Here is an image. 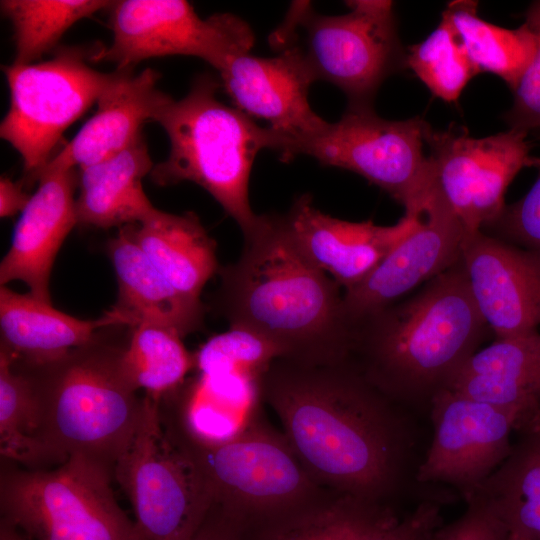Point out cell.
Segmentation results:
<instances>
[{"mask_svg":"<svg viewBox=\"0 0 540 540\" xmlns=\"http://www.w3.org/2000/svg\"><path fill=\"white\" fill-rule=\"evenodd\" d=\"M107 0H2L3 16L13 28V64L36 63L59 47L64 33L76 22L107 9Z\"/></svg>","mask_w":540,"mask_h":540,"instance_id":"31","label":"cell"},{"mask_svg":"<svg viewBox=\"0 0 540 540\" xmlns=\"http://www.w3.org/2000/svg\"><path fill=\"white\" fill-rule=\"evenodd\" d=\"M246 524L214 502L190 540H243Z\"/></svg>","mask_w":540,"mask_h":540,"instance_id":"38","label":"cell"},{"mask_svg":"<svg viewBox=\"0 0 540 540\" xmlns=\"http://www.w3.org/2000/svg\"><path fill=\"white\" fill-rule=\"evenodd\" d=\"M446 388L512 413L517 430L531 429L540 417V332L476 351Z\"/></svg>","mask_w":540,"mask_h":540,"instance_id":"21","label":"cell"},{"mask_svg":"<svg viewBox=\"0 0 540 540\" xmlns=\"http://www.w3.org/2000/svg\"><path fill=\"white\" fill-rule=\"evenodd\" d=\"M473 492L488 500L509 533L540 540V432L525 431L503 463Z\"/></svg>","mask_w":540,"mask_h":540,"instance_id":"27","label":"cell"},{"mask_svg":"<svg viewBox=\"0 0 540 540\" xmlns=\"http://www.w3.org/2000/svg\"><path fill=\"white\" fill-rule=\"evenodd\" d=\"M531 429H535V430H538L540 432V417L537 420L536 424ZM531 429H529V430H531Z\"/></svg>","mask_w":540,"mask_h":540,"instance_id":"42","label":"cell"},{"mask_svg":"<svg viewBox=\"0 0 540 540\" xmlns=\"http://www.w3.org/2000/svg\"><path fill=\"white\" fill-rule=\"evenodd\" d=\"M107 9L113 39L93 62H112L119 70L170 55L197 57L217 70L225 59L254 45V33L241 18L216 13L202 19L184 0H119Z\"/></svg>","mask_w":540,"mask_h":540,"instance_id":"12","label":"cell"},{"mask_svg":"<svg viewBox=\"0 0 540 540\" xmlns=\"http://www.w3.org/2000/svg\"><path fill=\"white\" fill-rule=\"evenodd\" d=\"M118 284L112 307L126 326L148 324L168 329L181 338L200 330L205 306L180 292L151 263L134 240L130 225L121 227L107 244Z\"/></svg>","mask_w":540,"mask_h":540,"instance_id":"22","label":"cell"},{"mask_svg":"<svg viewBox=\"0 0 540 540\" xmlns=\"http://www.w3.org/2000/svg\"><path fill=\"white\" fill-rule=\"evenodd\" d=\"M120 367L136 391L142 389L145 395L161 402L181 386L195 367V357L178 334L141 324L131 328L130 340L121 353Z\"/></svg>","mask_w":540,"mask_h":540,"instance_id":"30","label":"cell"},{"mask_svg":"<svg viewBox=\"0 0 540 540\" xmlns=\"http://www.w3.org/2000/svg\"><path fill=\"white\" fill-rule=\"evenodd\" d=\"M100 48L59 46L46 61L2 67L10 104L0 136L20 154L28 181L38 180L64 131L128 70L104 73L90 66Z\"/></svg>","mask_w":540,"mask_h":540,"instance_id":"9","label":"cell"},{"mask_svg":"<svg viewBox=\"0 0 540 540\" xmlns=\"http://www.w3.org/2000/svg\"><path fill=\"white\" fill-rule=\"evenodd\" d=\"M112 479L108 468L80 455L53 469L2 468L1 520L30 540H141Z\"/></svg>","mask_w":540,"mask_h":540,"instance_id":"7","label":"cell"},{"mask_svg":"<svg viewBox=\"0 0 540 540\" xmlns=\"http://www.w3.org/2000/svg\"><path fill=\"white\" fill-rule=\"evenodd\" d=\"M428 126L420 117L387 120L372 106H349L337 122H326L313 133L293 138L273 135L271 150L283 162L305 155L322 165L352 171L409 210L433 181L423 149Z\"/></svg>","mask_w":540,"mask_h":540,"instance_id":"11","label":"cell"},{"mask_svg":"<svg viewBox=\"0 0 540 540\" xmlns=\"http://www.w3.org/2000/svg\"><path fill=\"white\" fill-rule=\"evenodd\" d=\"M438 526V507L433 503L424 502L406 518L398 520L373 540H433Z\"/></svg>","mask_w":540,"mask_h":540,"instance_id":"37","label":"cell"},{"mask_svg":"<svg viewBox=\"0 0 540 540\" xmlns=\"http://www.w3.org/2000/svg\"><path fill=\"white\" fill-rule=\"evenodd\" d=\"M485 326L460 259L409 300L353 324L348 358L394 402L430 404L476 352Z\"/></svg>","mask_w":540,"mask_h":540,"instance_id":"3","label":"cell"},{"mask_svg":"<svg viewBox=\"0 0 540 540\" xmlns=\"http://www.w3.org/2000/svg\"><path fill=\"white\" fill-rule=\"evenodd\" d=\"M20 182H14L6 176L0 179V216L7 218L21 213L31 199Z\"/></svg>","mask_w":540,"mask_h":540,"instance_id":"39","label":"cell"},{"mask_svg":"<svg viewBox=\"0 0 540 540\" xmlns=\"http://www.w3.org/2000/svg\"><path fill=\"white\" fill-rule=\"evenodd\" d=\"M430 407L433 438L415 478L453 485L467 497L510 454L517 419L449 388L437 392Z\"/></svg>","mask_w":540,"mask_h":540,"instance_id":"14","label":"cell"},{"mask_svg":"<svg viewBox=\"0 0 540 540\" xmlns=\"http://www.w3.org/2000/svg\"><path fill=\"white\" fill-rule=\"evenodd\" d=\"M461 261L475 305L497 339L539 332L540 253L481 230L465 233Z\"/></svg>","mask_w":540,"mask_h":540,"instance_id":"16","label":"cell"},{"mask_svg":"<svg viewBox=\"0 0 540 540\" xmlns=\"http://www.w3.org/2000/svg\"><path fill=\"white\" fill-rule=\"evenodd\" d=\"M434 537H435V536H434ZM433 540H434V538H433Z\"/></svg>","mask_w":540,"mask_h":540,"instance_id":"43","label":"cell"},{"mask_svg":"<svg viewBox=\"0 0 540 540\" xmlns=\"http://www.w3.org/2000/svg\"><path fill=\"white\" fill-rule=\"evenodd\" d=\"M528 133L505 132L475 138L463 129L425 133L434 183L466 233L481 231L501 216L508 186L524 168L540 165Z\"/></svg>","mask_w":540,"mask_h":540,"instance_id":"13","label":"cell"},{"mask_svg":"<svg viewBox=\"0 0 540 540\" xmlns=\"http://www.w3.org/2000/svg\"><path fill=\"white\" fill-rule=\"evenodd\" d=\"M398 519L381 503L332 491L246 527L243 540H373Z\"/></svg>","mask_w":540,"mask_h":540,"instance_id":"26","label":"cell"},{"mask_svg":"<svg viewBox=\"0 0 540 540\" xmlns=\"http://www.w3.org/2000/svg\"><path fill=\"white\" fill-rule=\"evenodd\" d=\"M349 11L327 16L309 2H294L270 37L279 51L298 50L315 82L342 90L350 107L372 106L380 85L406 66L391 1L346 2Z\"/></svg>","mask_w":540,"mask_h":540,"instance_id":"6","label":"cell"},{"mask_svg":"<svg viewBox=\"0 0 540 540\" xmlns=\"http://www.w3.org/2000/svg\"><path fill=\"white\" fill-rule=\"evenodd\" d=\"M194 357L195 367L204 375L234 371L260 374L278 355L263 341L230 329L211 338Z\"/></svg>","mask_w":540,"mask_h":540,"instance_id":"33","label":"cell"},{"mask_svg":"<svg viewBox=\"0 0 540 540\" xmlns=\"http://www.w3.org/2000/svg\"><path fill=\"white\" fill-rule=\"evenodd\" d=\"M113 478L130 500L141 540H190L215 502L201 466L147 395Z\"/></svg>","mask_w":540,"mask_h":540,"instance_id":"8","label":"cell"},{"mask_svg":"<svg viewBox=\"0 0 540 540\" xmlns=\"http://www.w3.org/2000/svg\"><path fill=\"white\" fill-rule=\"evenodd\" d=\"M0 540H28L22 533L10 524L1 520Z\"/></svg>","mask_w":540,"mask_h":540,"instance_id":"40","label":"cell"},{"mask_svg":"<svg viewBox=\"0 0 540 540\" xmlns=\"http://www.w3.org/2000/svg\"><path fill=\"white\" fill-rule=\"evenodd\" d=\"M131 233L151 263L186 296L201 300L208 280L219 271L216 243L193 212L156 209Z\"/></svg>","mask_w":540,"mask_h":540,"instance_id":"25","label":"cell"},{"mask_svg":"<svg viewBox=\"0 0 540 540\" xmlns=\"http://www.w3.org/2000/svg\"><path fill=\"white\" fill-rule=\"evenodd\" d=\"M414 211L412 231L359 284L343 293L348 328L391 304L461 259L465 230L438 191L434 180Z\"/></svg>","mask_w":540,"mask_h":540,"instance_id":"15","label":"cell"},{"mask_svg":"<svg viewBox=\"0 0 540 540\" xmlns=\"http://www.w3.org/2000/svg\"><path fill=\"white\" fill-rule=\"evenodd\" d=\"M123 347L100 339L30 372L40 410L39 438L49 464L80 455L114 467L138 428L143 398L124 377Z\"/></svg>","mask_w":540,"mask_h":540,"instance_id":"4","label":"cell"},{"mask_svg":"<svg viewBox=\"0 0 540 540\" xmlns=\"http://www.w3.org/2000/svg\"><path fill=\"white\" fill-rule=\"evenodd\" d=\"M159 77V73L151 68L139 74L128 69L99 99L94 115L52 157L40 174L51 170L80 169L109 158L130 145L142 133L143 124L154 122L161 108L171 99L158 89Z\"/></svg>","mask_w":540,"mask_h":540,"instance_id":"20","label":"cell"},{"mask_svg":"<svg viewBox=\"0 0 540 540\" xmlns=\"http://www.w3.org/2000/svg\"><path fill=\"white\" fill-rule=\"evenodd\" d=\"M477 2L453 1L443 13L449 18L477 73L500 77L513 91L535 55V38L528 25L510 29L482 19Z\"/></svg>","mask_w":540,"mask_h":540,"instance_id":"28","label":"cell"},{"mask_svg":"<svg viewBox=\"0 0 540 540\" xmlns=\"http://www.w3.org/2000/svg\"><path fill=\"white\" fill-rule=\"evenodd\" d=\"M154 167L143 134L122 151L80 168L75 201L78 224L101 229L142 223L157 208L143 189Z\"/></svg>","mask_w":540,"mask_h":540,"instance_id":"24","label":"cell"},{"mask_svg":"<svg viewBox=\"0 0 540 540\" xmlns=\"http://www.w3.org/2000/svg\"><path fill=\"white\" fill-rule=\"evenodd\" d=\"M525 23L535 38L534 58L513 92V104L506 113L509 127L530 132L540 130V0L533 2Z\"/></svg>","mask_w":540,"mask_h":540,"instance_id":"34","label":"cell"},{"mask_svg":"<svg viewBox=\"0 0 540 540\" xmlns=\"http://www.w3.org/2000/svg\"><path fill=\"white\" fill-rule=\"evenodd\" d=\"M406 66L435 96L446 102L456 101L468 82L478 74L444 13L427 38L408 47Z\"/></svg>","mask_w":540,"mask_h":540,"instance_id":"32","label":"cell"},{"mask_svg":"<svg viewBox=\"0 0 540 540\" xmlns=\"http://www.w3.org/2000/svg\"><path fill=\"white\" fill-rule=\"evenodd\" d=\"M506 540H532V539L516 534V533H509Z\"/></svg>","mask_w":540,"mask_h":540,"instance_id":"41","label":"cell"},{"mask_svg":"<svg viewBox=\"0 0 540 540\" xmlns=\"http://www.w3.org/2000/svg\"><path fill=\"white\" fill-rule=\"evenodd\" d=\"M284 217L302 252L344 291L362 282L417 222L414 211L391 226L338 219L317 209L308 194L295 199Z\"/></svg>","mask_w":540,"mask_h":540,"instance_id":"18","label":"cell"},{"mask_svg":"<svg viewBox=\"0 0 540 540\" xmlns=\"http://www.w3.org/2000/svg\"><path fill=\"white\" fill-rule=\"evenodd\" d=\"M493 225L505 236V241L540 253V165L529 191L515 203L506 205Z\"/></svg>","mask_w":540,"mask_h":540,"instance_id":"36","label":"cell"},{"mask_svg":"<svg viewBox=\"0 0 540 540\" xmlns=\"http://www.w3.org/2000/svg\"><path fill=\"white\" fill-rule=\"evenodd\" d=\"M40 410L27 368L0 347V452L29 469L49 465L39 438Z\"/></svg>","mask_w":540,"mask_h":540,"instance_id":"29","label":"cell"},{"mask_svg":"<svg viewBox=\"0 0 540 540\" xmlns=\"http://www.w3.org/2000/svg\"><path fill=\"white\" fill-rule=\"evenodd\" d=\"M217 71L235 108L251 118L268 121L278 138L310 134L327 122L310 106L308 94L315 80L294 47L268 58L250 52L234 55Z\"/></svg>","mask_w":540,"mask_h":540,"instance_id":"17","label":"cell"},{"mask_svg":"<svg viewBox=\"0 0 540 540\" xmlns=\"http://www.w3.org/2000/svg\"><path fill=\"white\" fill-rule=\"evenodd\" d=\"M170 427L201 466L215 502L246 526L329 492L307 472L284 434L257 414L239 433L221 442H199Z\"/></svg>","mask_w":540,"mask_h":540,"instance_id":"10","label":"cell"},{"mask_svg":"<svg viewBox=\"0 0 540 540\" xmlns=\"http://www.w3.org/2000/svg\"><path fill=\"white\" fill-rule=\"evenodd\" d=\"M237 261L219 269L217 308L230 329L272 347L278 358L326 363L348 357L343 293L298 247L284 214H261L243 231Z\"/></svg>","mask_w":540,"mask_h":540,"instance_id":"2","label":"cell"},{"mask_svg":"<svg viewBox=\"0 0 540 540\" xmlns=\"http://www.w3.org/2000/svg\"><path fill=\"white\" fill-rule=\"evenodd\" d=\"M464 513L438 529L434 540H506L508 528L495 508L477 492L466 498Z\"/></svg>","mask_w":540,"mask_h":540,"instance_id":"35","label":"cell"},{"mask_svg":"<svg viewBox=\"0 0 540 540\" xmlns=\"http://www.w3.org/2000/svg\"><path fill=\"white\" fill-rule=\"evenodd\" d=\"M126 326L119 312L111 308L95 320L65 314L31 293L21 294L0 287V347L17 360L42 364L100 337V330Z\"/></svg>","mask_w":540,"mask_h":540,"instance_id":"23","label":"cell"},{"mask_svg":"<svg viewBox=\"0 0 540 540\" xmlns=\"http://www.w3.org/2000/svg\"><path fill=\"white\" fill-rule=\"evenodd\" d=\"M220 86L211 76H199L183 98L161 108L154 122L165 130L170 150L150 177L159 186L199 185L243 232L258 216L248 194L253 163L262 149H270L272 135L269 127L220 102Z\"/></svg>","mask_w":540,"mask_h":540,"instance_id":"5","label":"cell"},{"mask_svg":"<svg viewBox=\"0 0 540 540\" xmlns=\"http://www.w3.org/2000/svg\"><path fill=\"white\" fill-rule=\"evenodd\" d=\"M258 389L322 488L381 504L397 490L411 447L407 424L348 357L276 358L260 373Z\"/></svg>","mask_w":540,"mask_h":540,"instance_id":"1","label":"cell"},{"mask_svg":"<svg viewBox=\"0 0 540 540\" xmlns=\"http://www.w3.org/2000/svg\"><path fill=\"white\" fill-rule=\"evenodd\" d=\"M75 169L44 171L38 188L16 223L11 245L0 264V284L23 281L37 299L51 303L49 279L56 255L78 224Z\"/></svg>","mask_w":540,"mask_h":540,"instance_id":"19","label":"cell"}]
</instances>
